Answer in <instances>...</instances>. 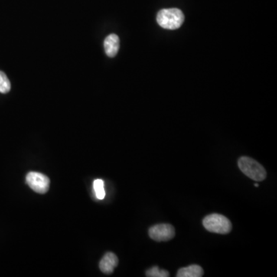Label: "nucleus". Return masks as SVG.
Returning a JSON list of instances; mask_svg holds the SVG:
<instances>
[{"mask_svg": "<svg viewBox=\"0 0 277 277\" xmlns=\"http://www.w3.org/2000/svg\"><path fill=\"white\" fill-rule=\"evenodd\" d=\"M184 14L177 8L164 9L157 14V21L162 28L174 30L180 28L184 22Z\"/></svg>", "mask_w": 277, "mask_h": 277, "instance_id": "nucleus-1", "label": "nucleus"}, {"mask_svg": "<svg viewBox=\"0 0 277 277\" xmlns=\"http://www.w3.org/2000/svg\"><path fill=\"white\" fill-rule=\"evenodd\" d=\"M239 170L256 182H261L266 178L265 168L257 161L250 157H242L238 161Z\"/></svg>", "mask_w": 277, "mask_h": 277, "instance_id": "nucleus-2", "label": "nucleus"}, {"mask_svg": "<svg viewBox=\"0 0 277 277\" xmlns=\"http://www.w3.org/2000/svg\"><path fill=\"white\" fill-rule=\"evenodd\" d=\"M205 229L211 233L227 234L232 230V223L226 216L217 213L209 215L203 219Z\"/></svg>", "mask_w": 277, "mask_h": 277, "instance_id": "nucleus-3", "label": "nucleus"}, {"mask_svg": "<svg viewBox=\"0 0 277 277\" xmlns=\"http://www.w3.org/2000/svg\"><path fill=\"white\" fill-rule=\"evenodd\" d=\"M29 187L40 194H44L50 189V179L44 174L37 172H30L26 177Z\"/></svg>", "mask_w": 277, "mask_h": 277, "instance_id": "nucleus-4", "label": "nucleus"}, {"mask_svg": "<svg viewBox=\"0 0 277 277\" xmlns=\"http://www.w3.org/2000/svg\"><path fill=\"white\" fill-rule=\"evenodd\" d=\"M175 234V229L170 224H157L149 229L150 238L157 242L170 240Z\"/></svg>", "mask_w": 277, "mask_h": 277, "instance_id": "nucleus-5", "label": "nucleus"}, {"mask_svg": "<svg viewBox=\"0 0 277 277\" xmlns=\"http://www.w3.org/2000/svg\"><path fill=\"white\" fill-rule=\"evenodd\" d=\"M119 263L117 256L112 252H107L99 262V269L105 274H111L113 272L115 268Z\"/></svg>", "mask_w": 277, "mask_h": 277, "instance_id": "nucleus-6", "label": "nucleus"}, {"mask_svg": "<svg viewBox=\"0 0 277 277\" xmlns=\"http://www.w3.org/2000/svg\"><path fill=\"white\" fill-rule=\"evenodd\" d=\"M104 49L109 57H115L119 49V38L117 35L110 34L105 39Z\"/></svg>", "mask_w": 277, "mask_h": 277, "instance_id": "nucleus-7", "label": "nucleus"}, {"mask_svg": "<svg viewBox=\"0 0 277 277\" xmlns=\"http://www.w3.org/2000/svg\"><path fill=\"white\" fill-rule=\"evenodd\" d=\"M203 268L198 265H191L181 268L177 272V277H201L203 276Z\"/></svg>", "mask_w": 277, "mask_h": 277, "instance_id": "nucleus-8", "label": "nucleus"}, {"mask_svg": "<svg viewBox=\"0 0 277 277\" xmlns=\"http://www.w3.org/2000/svg\"><path fill=\"white\" fill-rule=\"evenodd\" d=\"M93 190L98 200H102L105 198L106 192L104 190V183L102 180H96L93 182Z\"/></svg>", "mask_w": 277, "mask_h": 277, "instance_id": "nucleus-9", "label": "nucleus"}, {"mask_svg": "<svg viewBox=\"0 0 277 277\" xmlns=\"http://www.w3.org/2000/svg\"><path fill=\"white\" fill-rule=\"evenodd\" d=\"M11 89V83L10 79L4 72L0 71V92L6 94Z\"/></svg>", "mask_w": 277, "mask_h": 277, "instance_id": "nucleus-10", "label": "nucleus"}, {"mask_svg": "<svg viewBox=\"0 0 277 277\" xmlns=\"http://www.w3.org/2000/svg\"><path fill=\"white\" fill-rule=\"evenodd\" d=\"M146 275L149 277H168L170 272L165 269H160L158 266H154L146 272Z\"/></svg>", "mask_w": 277, "mask_h": 277, "instance_id": "nucleus-11", "label": "nucleus"}, {"mask_svg": "<svg viewBox=\"0 0 277 277\" xmlns=\"http://www.w3.org/2000/svg\"><path fill=\"white\" fill-rule=\"evenodd\" d=\"M254 186H255V187H259V184H258V183H255V184H254Z\"/></svg>", "mask_w": 277, "mask_h": 277, "instance_id": "nucleus-12", "label": "nucleus"}]
</instances>
